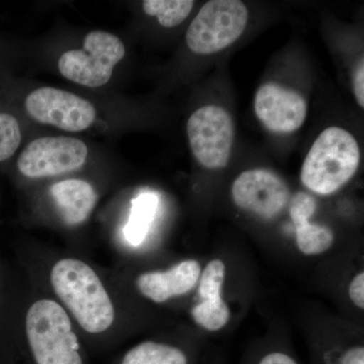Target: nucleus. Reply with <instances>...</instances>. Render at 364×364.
I'll use <instances>...</instances> for the list:
<instances>
[{"instance_id": "3", "label": "nucleus", "mask_w": 364, "mask_h": 364, "mask_svg": "<svg viewBox=\"0 0 364 364\" xmlns=\"http://www.w3.org/2000/svg\"><path fill=\"white\" fill-rule=\"evenodd\" d=\"M248 11L239 0H212L200 9L186 32V44L198 55H212L234 44L245 31Z\"/></svg>"}, {"instance_id": "9", "label": "nucleus", "mask_w": 364, "mask_h": 364, "mask_svg": "<svg viewBox=\"0 0 364 364\" xmlns=\"http://www.w3.org/2000/svg\"><path fill=\"white\" fill-rule=\"evenodd\" d=\"M256 117L275 133H293L306 121L308 105L299 92L277 83L260 86L254 100Z\"/></svg>"}, {"instance_id": "16", "label": "nucleus", "mask_w": 364, "mask_h": 364, "mask_svg": "<svg viewBox=\"0 0 364 364\" xmlns=\"http://www.w3.org/2000/svg\"><path fill=\"white\" fill-rule=\"evenodd\" d=\"M191 316L198 326L210 332L219 331L229 322L231 311L223 299L217 303L200 301L193 306Z\"/></svg>"}, {"instance_id": "13", "label": "nucleus", "mask_w": 364, "mask_h": 364, "mask_svg": "<svg viewBox=\"0 0 364 364\" xmlns=\"http://www.w3.org/2000/svg\"><path fill=\"white\" fill-rule=\"evenodd\" d=\"M119 364H191V358L181 347L145 341L127 351Z\"/></svg>"}, {"instance_id": "14", "label": "nucleus", "mask_w": 364, "mask_h": 364, "mask_svg": "<svg viewBox=\"0 0 364 364\" xmlns=\"http://www.w3.org/2000/svg\"><path fill=\"white\" fill-rule=\"evenodd\" d=\"M193 0H145L143 9L146 14L156 16L164 28H174L186 20L193 11Z\"/></svg>"}, {"instance_id": "17", "label": "nucleus", "mask_w": 364, "mask_h": 364, "mask_svg": "<svg viewBox=\"0 0 364 364\" xmlns=\"http://www.w3.org/2000/svg\"><path fill=\"white\" fill-rule=\"evenodd\" d=\"M21 139L18 119L11 112L0 111V163L7 161L16 154Z\"/></svg>"}, {"instance_id": "10", "label": "nucleus", "mask_w": 364, "mask_h": 364, "mask_svg": "<svg viewBox=\"0 0 364 364\" xmlns=\"http://www.w3.org/2000/svg\"><path fill=\"white\" fill-rule=\"evenodd\" d=\"M200 262L184 260L167 272H146L136 279L139 291L154 303L161 304L188 293L200 279Z\"/></svg>"}, {"instance_id": "6", "label": "nucleus", "mask_w": 364, "mask_h": 364, "mask_svg": "<svg viewBox=\"0 0 364 364\" xmlns=\"http://www.w3.org/2000/svg\"><path fill=\"white\" fill-rule=\"evenodd\" d=\"M87 155V146L78 139L43 136L26 146L16 165L23 176L43 178L75 171L85 165Z\"/></svg>"}, {"instance_id": "21", "label": "nucleus", "mask_w": 364, "mask_h": 364, "mask_svg": "<svg viewBox=\"0 0 364 364\" xmlns=\"http://www.w3.org/2000/svg\"><path fill=\"white\" fill-rule=\"evenodd\" d=\"M254 364H299V363L287 352L273 350L263 354Z\"/></svg>"}, {"instance_id": "19", "label": "nucleus", "mask_w": 364, "mask_h": 364, "mask_svg": "<svg viewBox=\"0 0 364 364\" xmlns=\"http://www.w3.org/2000/svg\"><path fill=\"white\" fill-rule=\"evenodd\" d=\"M317 210V202L312 196L306 193H298L291 200L289 215L294 226L309 222Z\"/></svg>"}, {"instance_id": "1", "label": "nucleus", "mask_w": 364, "mask_h": 364, "mask_svg": "<svg viewBox=\"0 0 364 364\" xmlns=\"http://www.w3.org/2000/svg\"><path fill=\"white\" fill-rule=\"evenodd\" d=\"M51 284L80 327L102 334L114 324V308L102 280L83 261L65 258L53 267Z\"/></svg>"}, {"instance_id": "5", "label": "nucleus", "mask_w": 364, "mask_h": 364, "mask_svg": "<svg viewBox=\"0 0 364 364\" xmlns=\"http://www.w3.org/2000/svg\"><path fill=\"white\" fill-rule=\"evenodd\" d=\"M188 136L196 161L210 170L225 168L234 142V124L226 109L207 105L196 109L188 121Z\"/></svg>"}, {"instance_id": "8", "label": "nucleus", "mask_w": 364, "mask_h": 364, "mask_svg": "<svg viewBox=\"0 0 364 364\" xmlns=\"http://www.w3.org/2000/svg\"><path fill=\"white\" fill-rule=\"evenodd\" d=\"M232 198L237 207L264 219H272L286 208L289 198L286 182L265 169L242 172L232 186Z\"/></svg>"}, {"instance_id": "12", "label": "nucleus", "mask_w": 364, "mask_h": 364, "mask_svg": "<svg viewBox=\"0 0 364 364\" xmlns=\"http://www.w3.org/2000/svg\"><path fill=\"white\" fill-rule=\"evenodd\" d=\"M131 203L130 218L124 228V235L130 245L138 247L145 241L156 215L159 196L154 191H143Z\"/></svg>"}, {"instance_id": "20", "label": "nucleus", "mask_w": 364, "mask_h": 364, "mask_svg": "<svg viewBox=\"0 0 364 364\" xmlns=\"http://www.w3.org/2000/svg\"><path fill=\"white\" fill-rule=\"evenodd\" d=\"M349 296L351 301H353L354 305L360 308L361 310L364 309V273L359 272L351 280L349 284Z\"/></svg>"}, {"instance_id": "15", "label": "nucleus", "mask_w": 364, "mask_h": 364, "mask_svg": "<svg viewBox=\"0 0 364 364\" xmlns=\"http://www.w3.org/2000/svg\"><path fill=\"white\" fill-rule=\"evenodd\" d=\"M296 245L306 255H317L329 250L334 243L331 230L305 222L296 226Z\"/></svg>"}, {"instance_id": "7", "label": "nucleus", "mask_w": 364, "mask_h": 364, "mask_svg": "<svg viewBox=\"0 0 364 364\" xmlns=\"http://www.w3.org/2000/svg\"><path fill=\"white\" fill-rule=\"evenodd\" d=\"M26 114L39 123L61 130L81 132L97 119V111L88 100L74 93L53 87H41L26 98Z\"/></svg>"}, {"instance_id": "18", "label": "nucleus", "mask_w": 364, "mask_h": 364, "mask_svg": "<svg viewBox=\"0 0 364 364\" xmlns=\"http://www.w3.org/2000/svg\"><path fill=\"white\" fill-rule=\"evenodd\" d=\"M226 267L222 260L210 261L203 270L200 280V294L203 301L217 303L223 301L222 289L224 286Z\"/></svg>"}, {"instance_id": "11", "label": "nucleus", "mask_w": 364, "mask_h": 364, "mask_svg": "<svg viewBox=\"0 0 364 364\" xmlns=\"http://www.w3.org/2000/svg\"><path fill=\"white\" fill-rule=\"evenodd\" d=\"M50 193L69 226L82 224L97 202V193L93 186L81 179L57 182L50 189Z\"/></svg>"}, {"instance_id": "2", "label": "nucleus", "mask_w": 364, "mask_h": 364, "mask_svg": "<svg viewBox=\"0 0 364 364\" xmlns=\"http://www.w3.org/2000/svg\"><path fill=\"white\" fill-rule=\"evenodd\" d=\"M359 163L360 149L354 136L339 127H329L316 139L304 160L301 183L318 195H332L350 181Z\"/></svg>"}, {"instance_id": "22", "label": "nucleus", "mask_w": 364, "mask_h": 364, "mask_svg": "<svg viewBox=\"0 0 364 364\" xmlns=\"http://www.w3.org/2000/svg\"><path fill=\"white\" fill-rule=\"evenodd\" d=\"M363 60H361L353 77V90L359 107H364V66Z\"/></svg>"}, {"instance_id": "4", "label": "nucleus", "mask_w": 364, "mask_h": 364, "mask_svg": "<svg viewBox=\"0 0 364 364\" xmlns=\"http://www.w3.org/2000/svg\"><path fill=\"white\" fill-rule=\"evenodd\" d=\"M123 42L104 31L86 35L83 49L70 50L60 57L58 67L64 77L86 86L100 87L109 82L114 66L124 58Z\"/></svg>"}]
</instances>
